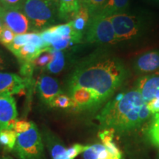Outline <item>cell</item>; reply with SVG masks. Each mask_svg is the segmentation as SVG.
Here are the masks:
<instances>
[{"label": "cell", "mask_w": 159, "mask_h": 159, "mask_svg": "<svg viewBox=\"0 0 159 159\" xmlns=\"http://www.w3.org/2000/svg\"><path fill=\"white\" fill-rule=\"evenodd\" d=\"M128 70L122 61L108 54H93L71 74L69 89L83 87L94 91L104 103L128 78Z\"/></svg>", "instance_id": "1"}, {"label": "cell", "mask_w": 159, "mask_h": 159, "mask_svg": "<svg viewBox=\"0 0 159 159\" xmlns=\"http://www.w3.org/2000/svg\"><path fill=\"white\" fill-rule=\"evenodd\" d=\"M151 116L147 103L136 89L119 94L111 99L97 115L102 130L126 134L142 126Z\"/></svg>", "instance_id": "2"}, {"label": "cell", "mask_w": 159, "mask_h": 159, "mask_svg": "<svg viewBox=\"0 0 159 159\" xmlns=\"http://www.w3.org/2000/svg\"><path fill=\"white\" fill-rule=\"evenodd\" d=\"M14 151L19 159H44V142L34 122L28 130L17 134Z\"/></svg>", "instance_id": "3"}, {"label": "cell", "mask_w": 159, "mask_h": 159, "mask_svg": "<svg viewBox=\"0 0 159 159\" xmlns=\"http://www.w3.org/2000/svg\"><path fill=\"white\" fill-rule=\"evenodd\" d=\"M108 17L114 27L117 43L136 39L144 30V21L139 16L125 12Z\"/></svg>", "instance_id": "4"}, {"label": "cell", "mask_w": 159, "mask_h": 159, "mask_svg": "<svg viewBox=\"0 0 159 159\" xmlns=\"http://www.w3.org/2000/svg\"><path fill=\"white\" fill-rule=\"evenodd\" d=\"M56 10L45 0H25L21 12L34 28L43 29L55 22Z\"/></svg>", "instance_id": "5"}, {"label": "cell", "mask_w": 159, "mask_h": 159, "mask_svg": "<svg viewBox=\"0 0 159 159\" xmlns=\"http://www.w3.org/2000/svg\"><path fill=\"white\" fill-rule=\"evenodd\" d=\"M86 42L98 44H116V35L109 17L95 15L90 20L85 33Z\"/></svg>", "instance_id": "6"}, {"label": "cell", "mask_w": 159, "mask_h": 159, "mask_svg": "<svg viewBox=\"0 0 159 159\" xmlns=\"http://www.w3.org/2000/svg\"><path fill=\"white\" fill-rule=\"evenodd\" d=\"M69 96L73 100V111H92L103 104L102 99L94 91L83 87H75L69 89Z\"/></svg>", "instance_id": "7"}, {"label": "cell", "mask_w": 159, "mask_h": 159, "mask_svg": "<svg viewBox=\"0 0 159 159\" xmlns=\"http://www.w3.org/2000/svg\"><path fill=\"white\" fill-rule=\"evenodd\" d=\"M0 19L16 35L25 34L31 29V23L21 11L6 10L0 6Z\"/></svg>", "instance_id": "8"}, {"label": "cell", "mask_w": 159, "mask_h": 159, "mask_svg": "<svg viewBox=\"0 0 159 159\" xmlns=\"http://www.w3.org/2000/svg\"><path fill=\"white\" fill-rule=\"evenodd\" d=\"M32 80L13 73L0 72V96H13L32 85Z\"/></svg>", "instance_id": "9"}, {"label": "cell", "mask_w": 159, "mask_h": 159, "mask_svg": "<svg viewBox=\"0 0 159 159\" xmlns=\"http://www.w3.org/2000/svg\"><path fill=\"white\" fill-rule=\"evenodd\" d=\"M136 89L146 103L159 97V71L139 77L136 81Z\"/></svg>", "instance_id": "10"}, {"label": "cell", "mask_w": 159, "mask_h": 159, "mask_svg": "<svg viewBox=\"0 0 159 159\" xmlns=\"http://www.w3.org/2000/svg\"><path fill=\"white\" fill-rule=\"evenodd\" d=\"M17 116L14 98L12 96H0V132L5 129L13 130Z\"/></svg>", "instance_id": "11"}, {"label": "cell", "mask_w": 159, "mask_h": 159, "mask_svg": "<svg viewBox=\"0 0 159 159\" xmlns=\"http://www.w3.org/2000/svg\"><path fill=\"white\" fill-rule=\"evenodd\" d=\"M37 90L41 100L49 107L55 97L62 94L57 80L48 75L40 77L37 83Z\"/></svg>", "instance_id": "12"}, {"label": "cell", "mask_w": 159, "mask_h": 159, "mask_svg": "<svg viewBox=\"0 0 159 159\" xmlns=\"http://www.w3.org/2000/svg\"><path fill=\"white\" fill-rule=\"evenodd\" d=\"M133 66L140 75H150L158 71L159 50H151L140 55L134 60Z\"/></svg>", "instance_id": "13"}, {"label": "cell", "mask_w": 159, "mask_h": 159, "mask_svg": "<svg viewBox=\"0 0 159 159\" xmlns=\"http://www.w3.org/2000/svg\"><path fill=\"white\" fill-rule=\"evenodd\" d=\"M42 137L52 159H69L67 155V148L56 135L47 129H43Z\"/></svg>", "instance_id": "14"}, {"label": "cell", "mask_w": 159, "mask_h": 159, "mask_svg": "<svg viewBox=\"0 0 159 159\" xmlns=\"http://www.w3.org/2000/svg\"><path fill=\"white\" fill-rule=\"evenodd\" d=\"M129 2L130 0H108L102 8L95 15L108 17L117 13H125L128 8Z\"/></svg>", "instance_id": "15"}, {"label": "cell", "mask_w": 159, "mask_h": 159, "mask_svg": "<svg viewBox=\"0 0 159 159\" xmlns=\"http://www.w3.org/2000/svg\"><path fill=\"white\" fill-rule=\"evenodd\" d=\"M51 47H46L44 49H40L39 47H35V45L28 43L23 46L15 55V56L19 59L21 63L32 62L35 58H37L41 53L49 51Z\"/></svg>", "instance_id": "16"}, {"label": "cell", "mask_w": 159, "mask_h": 159, "mask_svg": "<svg viewBox=\"0 0 159 159\" xmlns=\"http://www.w3.org/2000/svg\"><path fill=\"white\" fill-rule=\"evenodd\" d=\"M80 7L79 0H59L58 16L62 20L70 21Z\"/></svg>", "instance_id": "17"}, {"label": "cell", "mask_w": 159, "mask_h": 159, "mask_svg": "<svg viewBox=\"0 0 159 159\" xmlns=\"http://www.w3.org/2000/svg\"><path fill=\"white\" fill-rule=\"evenodd\" d=\"M89 20H90V14L88 9L85 6H81L78 12L69 22L71 23L75 32L83 35L86 30Z\"/></svg>", "instance_id": "18"}, {"label": "cell", "mask_w": 159, "mask_h": 159, "mask_svg": "<svg viewBox=\"0 0 159 159\" xmlns=\"http://www.w3.org/2000/svg\"><path fill=\"white\" fill-rule=\"evenodd\" d=\"M115 131L111 129H104L99 134V136L102 140V144L105 147L107 150L111 155H113L114 157L122 159V153L121 150H119L116 144L114 142V136Z\"/></svg>", "instance_id": "19"}, {"label": "cell", "mask_w": 159, "mask_h": 159, "mask_svg": "<svg viewBox=\"0 0 159 159\" xmlns=\"http://www.w3.org/2000/svg\"><path fill=\"white\" fill-rule=\"evenodd\" d=\"M17 134L14 130L5 129L0 132V148L5 151L14 150L16 144Z\"/></svg>", "instance_id": "20"}, {"label": "cell", "mask_w": 159, "mask_h": 159, "mask_svg": "<svg viewBox=\"0 0 159 159\" xmlns=\"http://www.w3.org/2000/svg\"><path fill=\"white\" fill-rule=\"evenodd\" d=\"M53 54V60L46 67V69L52 74H57L61 72L64 68L65 66V55L64 53L61 50H55L52 49Z\"/></svg>", "instance_id": "21"}, {"label": "cell", "mask_w": 159, "mask_h": 159, "mask_svg": "<svg viewBox=\"0 0 159 159\" xmlns=\"http://www.w3.org/2000/svg\"><path fill=\"white\" fill-rule=\"evenodd\" d=\"M75 104L70 96L62 94L57 95L54 98L50 105V108H57L61 109H70L72 111Z\"/></svg>", "instance_id": "22"}, {"label": "cell", "mask_w": 159, "mask_h": 159, "mask_svg": "<svg viewBox=\"0 0 159 159\" xmlns=\"http://www.w3.org/2000/svg\"><path fill=\"white\" fill-rule=\"evenodd\" d=\"M148 136L152 144L159 147V114H155L153 120L149 128Z\"/></svg>", "instance_id": "23"}, {"label": "cell", "mask_w": 159, "mask_h": 159, "mask_svg": "<svg viewBox=\"0 0 159 159\" xmlns=\"http://www.w3.org/2000/svg\"><path fill=\"white\" fill-rule=\"evenodd\" d=\"M52 48L51 47V49L49 51L41 53L37 58L32 61L33 64L35 66L41 67V68H46L53 60V54L52 52Z\"/></svg>", "instance_id": "24"}, {"label": "cell", "mask_w": 159, "mask_h": 159, "mask_svg": "<svg viewBox=\"0 0 159 159\" xmlns=\"http://www.w3.org/2000/svg\"><path fill=\"white\" fill-rule=\"evenodd\" d=\"M28 43L27 42V35L25 34H21V35H16L14 40L7 47V49H9L11 52H13V54L16 55L19 52V50L23 46Z\"/></svg>", "instance_id": "25"}, {"label": "cell", "mask_w": 159, "mask_h": 159, "mask_svg": "<svg viewBox=\"0 0 159 159\" xmlns=\"http://www.w3.org/2000/svg\"><path fill=\"white\" fill-rule=\"evenodd\" d=\"M108 0H85L84 5L89 12L90 17L94 16L103 7Z\"/></svg>", "instance_id": "26"}, {"label": "cell", "mask_w": 159, "mask_h": 159, "mask_svg": "<svg viewBox=\"0 0 159 159\" xmlns=\"http://www.w3.org/2000/svg\"><path fill=\"white\" fill-rule=\"evenodd\" d=\"M26 35H27V42L28 43L35 45V47H39L40 49H44L46 47H49V46L43 41L40 33L32 32V33H26Z\"/></svg>", "instance_id": "27"}, {"label": "cell", "mask_w": 159, "mask_h": 159, "mask_svg": "<svg viewBox=\"0 0 159 159\" xmlns=\"http://www.w3.org/2000/svg\"><path fill=\"white\" fill-rule=\"evenodd\" d=\"M16 35L7 26H4V28L0 34V43L5 47H8L14 40Z\"/></svg>", "instance_id": "28"}, {"label": "cell", "mask_w": 159, "mask_h": 159, "mask_svg": "<svg viewBox=\"0 0 159 159\" xmlns=\"http://www.w3.org/2000/svg\"><path fill=\"white\" fill-rule=\"evenodd\" d=\"M25 0H0V6L6 10L21 11Z\"/></svg>", "instance_id": "29"}, {"label": "cell", "mask_w": 159, "mask_h": 159, "mask_svg": "<svg viewBox=\"0 0 159 159\" xmlns=\"http://www.w3.org/2000/svg\"><path fill=\"white\" fill-rule=\"evenodd\" d=\"M88 145H83L80 144H75L67 148V155L69 159H75L80 153H83L85 150Z\"/></svg>", "instance_id": "30"}, {"label": "cell", "mask_w": 159, "mask_h": 159, "mask_svg": "<svg viewBox=\"0 0 159 159\" xmlns=\"http://www.w3.org/2000/svg\"><path fill=\"white\" fill-rule=\"evenodd\" d=\"M35 66L33 62H27L21 63L20 73L24 78L32 80V75L33 74Z\"/></svg>", "instance_id": "31"}, {"label": "cell", "mask_w": 159, "mask_h": 159, "mask_svg": "<svg viewBox=\"0 0 159 159\" xmlns=\"http://www.w3.org/2000/svg\"><path fill=\"white\" fill-rule=\"evenodd\" d=\"M33 122H27L25 120H17L15 122L13 130L16 131L17 134H22L27 131L31 128Z\"/></svg>", "instance_id": "32"}, {"label": "cell", "mask_w": 159, "mask_h": 159, "mask_svg": "<svg viewBox=\"0 0 159 159\" xmlns=\"http://www.w3.org/2000/svg\"><path fill=\"white\" fill-rule=\"evenodd\" d=\"M147 107L151 114H159V97L153 99L150 102L147 103Z\"/></svg>", "instance_id": "33"}, {"label": "cell", "mask_w": 159, "mask_h": 159, "mask_svg": "<svg viewBox=\"0 0 159 159\" xmlns=\"http://www.w3.org/2000/svg\"><path fill=\"white\" fill-rule=\"evenodd\" d=\"M5 65H6V63H5V59H4V56L1 53V52H0V70L5 69Z\"/></svg>", "instance_id": "34"}, {"label": "cell", "mask_w": 159, "mask_h": 159, "mask_svg": "<svg viewBox=\"0 0 159 159\" xmlns=\"http://www.w3.org/2000/svg\"><path fill=\"white\" fill-rule=\"evenodd\" d=\"M45 1H47V2H49L50 5H52V6H54L55 8L58 11L59 0H45Z\"/></svg>", "instance_id": "35"}, {"label": "cell", "mask_w": 159, "mask_h": 159, "mask_svg": "<svg viewBox=\"0 0 159 159\" xmlns=\"http://www.w3.org/2000/svg\"><path fill=\"white\" fill-rule=\"evenodd\" d=\"M4 26H5V25H4L2 20L0 19V34H1L2 31V30L4 28Z\"/></svg>", "instance_id": "36"}, {"label": "cell", "mask_w": 159, "mask_h": 159, "mask_svg": "<svg viewBox=\"0 0 159 159\" xmlns=\"http://www.w3.org/2000/svg\"><path fill=\"white\" fill-rule=\"evenodd\" d=\"M0 159H12L8 156H0Z\"/></svg>", "instance_id": "37"}, {"label": "cell", "mask_w": 159, "mask_h": 159, "mask_svg": "<svg viewBox=\"0 0 159 159\" xmlns=\"http://www.w3.org/2000/svg\"><path fill=\"white\" fill-rule=\"evenodd\" d=\"M79 1H80V5L82 6L83 5V1H84V0H79Z\"/></svg>", "instance_id": "38"}, {"label": "cell", "mask_w": 159, "mask_h": 159, "mask_svg": "<svg viewBox=\"0 0 159 159\" xmlns=\"http://www.w3.org/2000/svg\"><path fill=\"white\" fill-rule=\"evenodd\" d=\"M85 0H84V1H83V5H84V3H85ZM83 5H82V6H83Z\"/></svg>", "instance_id": "39"}, {"label": "cell", "mask_w": 159, "mask_h": 159, "mask_svg": "<svg viewBox=\"0 0 159 159\" xmlns=\"http://www.w3.org/2000/svg\"><path fill=\"white\" fill-rule=\"evenodd\" d=\"M158 159H159V152H158Z\"/></svg>", "instance_id": "40"}, {"label": "cell", "mask_w": 159, "mask_h": 159, "mask_svg": "<svg viewBox=\"0 0 159 159\" xmlns=\"http://www.w3.org/2000/svg\"><path fill=\"white\" fill-rule=\"evenodd\" d=\"M156 1H158L159 2V0H156Z\"/></svg>", "instance_id": "41"}]
</instances>
